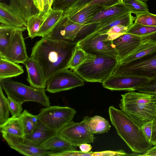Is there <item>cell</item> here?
I'll return each mask as SVG.
<instances>
[{
  "label": "cell",
  "mask_w": 156,
  "mask_h": 156,
  "mask_svg": "<svg viewBox=\"0 0 156 156\" xmlns=\"http://www.w3.org/2000/svg\"><path fill=\"white\" fill-rule=\"evenodd\" d=\"M77 42L42 37L32 48L30 57L38 63L46 82L55 73L68 69Z\"/></svg>",
  "instance_id": "6da1fadb"
},
{
  "label": "cell",
  "mask_w": 156,
  "mask_h": 156,
  "mask_svg": "<svg viewBox=\"0 0 156 156\" xmlns=\"http://www.w3.org/2000/svg\"><path fill=\"white\" fill-rule=\"evenodd\" d=\"M108 111L110 120L118 134L133 152L143 153L152 147L153 145L146 137L142 127L121 110L111 106Z\"/></svg>",
  "instance_id": "7a4b0ae2"
},
{
  "label": "cell",
  "mask_w": 156,
  "mask_h": 156,
  "mask_svg": "<svg viewBox=\"0 0 156 156\" xmlns=\"http://www.w3.org/2000/svg\"><path fill=\"white\" fill-rule=\"evenodd\" d=\"M119 106L140 127L152 121L156 111V95L130 91L121 95Z\"/></svg>",
  "instance_id": "3957f363"
},
{
  "label": "cell",
  "mask_w": 156,
  "mask_h": 156,
  "mask_svg": "<svg viewBox=\"0 0 156 156\" xmlns=\"http://www.w3.org/2000/svg\"><path fill=\"white\" fill-rule=\"evenodd\" d=\"M119 63L117 58L88 54L87 59L73 70L85 81L102 83L111 76Z\"/></svg>",
  "instance_id": "277c9868"
},
{
  "label": "cell",
  "mask_w": 156,
  "mask_h": 156,
  "mask_svg": "<svg viewBox=\"0 0 156 156\" xmlns=\"http://www.w3.org/2000/svg\"><path fill=\"white\" fill-rule=\"evenodd\" d=\"M0 85L7 96L17 101L23 103L34 101L45 107L50 106L49 97L44 89L29 86L10 78L0 81Z\"/></svg>",
  "instance_id": "5b68a950"
},
{
  "label": "cell",
  "mask_w": 156,
  "mask_h": 156,
  "mask_svg": "<svg viewBox=\"0 0 156 156\" xmlns=\"http://www.w3.org/2000/svg\"><path fill=\"white\" fill-rule=\"evenodd\" d=\"M76 111L67 106H50L41 109L39 119L48 127L59 133L73 121Z\"/></svg>",
  "instance_id": "8992f818"
},
{
  "label": "cell",
  "mask_w": 156,
  "mask_h": 156,
  "mask_svg": "<svg viewBox=\"0 0 156 156\" xmlns=\"http://www.w3.org/2000/svg\"><path fill=\"white\" fill-rule=\"evenodd\" d=\"M87 53L94 55H107L118 58V54L107 34H91L77 42Z\"/></svg>",
  "instance_id": "52a82bcc"
},
{
  "label": "cell",
  "mask_w": 156,
  "mask_h": 156,
  "mask_svg": "<svg viewBox=\"0 0 156 156\" xmlns=\"http://www.w3.org/2000/svg\"><path fill=\"white\" fill-rule=\"evenodd\" d=\"M156 72V51L126 63H118L112 75L135 74L149 77Z\"/></svg>",
  "instance_id": "ba28073f"
},
{
  "label": "cell",
  "mask_w": 156,
  "mask_h": 156,
  "mask_svg": "<svg viewBox=\"0 0 156 156\" xmlns=\"http://www.w3.org/2000/svg\"><path fill=\"white\" fill-rule=\"evenodd\" d=\"M84 80L74 71L69 69L54 74L47 81L46 90L52 93L69 90L84 85Z\"/></svg>",
  "instance_id": "9c48e42d"
},
{
  "label": "cell",
  "mask_w": 156,
  "mask_h": 156,
  "mask_svg": "<svg viewBox=\"0 0 156 156\" xmlns=\"http://www.w3.org/2000/svg\"><path fill=\"white\" fill-rule=\"evenodd\" d=\"M90 118L86 116L80 122L72 121L59 133L77 147L83 143H93L94 138L90 131L89 125Z\"/></svg>",
  "instance_id": "30bf717a"
},
{
  "label": "cell",
  "mask_w": 156,
  "mask_h": 156,
  "mask_svg": "<svg viewBox=\"0 0 156 156\" xmlns=\"http://www.w3.org/2000/svg\"><path fill=\"white\" fill-rule=\"evenodd\" d=\"M149 79L147 76L135 74H112L102 83V85L111 90L133 91Z\"/></svg>",
  "instance_id": "8fae6325"
},
{
  "label": "cell",
  "mask_w": 156,
  "mask_h": 156,
  "mask_svg": "<svg viewBox=\"0 0 156 156\" xmlns=\"http://www.w3.org/2000/svg\"><path fill=\"white\" fill-rule=\"evenodd\" d=\"M0 22L15 30L24 31L27 29V21L21 13L18 0H10L9 5L0 2Z\"/></svg>",
  "instance_id": "7c38bea8"
},
{
  "label": "cell",
  "mask_w": 156,
  "mask_h": 156,
  "mask_svg": "<svg viewBox=\"0 0 156 156\" xmlns=\"http://www.w3.org/2000/svg\"><path fill=\"white\" fill-rule=\"evenodd\" d=\"M85 25L72 21L68 15L64 13L47 36L55 40L77 42L79 41L80 31Z\"/></svg>",
  "instance_id": "4fadbf2b"
},
{
  "label": "cell",
  "mask_w": 156,
  "mask_h": 156,
  "mask_svg": "<svg viewBox=\"0 0 156 156\" xmlns=\"http://www.w3.org/2000/svg\"><path fill=\"white\" fill-rule=\"evenodd\" d=\"M9 146L20 154L27 156H48L55 151L32 144L24 138L9 134L2 135Z\"/></svg>",
  "instance_id": "5bb4252c"
},
{
  "label": "cell",
  "mask_w": 156,
  "mask_h": 156,
  "mask_svg": "<svg viewBox=\"0 0 156 156\" xmlns=\"http://www.w3.org/2000/svg\"><path fill=\"white\" fill-rule=\"evenodd\" d=\"M23 31L15 30L4 58L12 62L24 64L28 58L24 40Z\"/></svg>",
  "instance_id": "9a60e30c"
},
{
  "label": "cell",
  "mask_w": 156,
  "mask_h": 156,
  "mask_svg": "<svg viewBox=\"0 0 156 156\" xmlns=\"http://www.w3.org/2000/svg\"><path fill=\"white\" fill-rule=\"evenodd\" d=\"M141 42L140 36L127 33L113 40L119 62L134 51Z\"/></svg>",
  "instance_id": "2e32d148"
},
{
  "label": "cell",
  "mask_w": 156,
  "mask_h": 156,
  "mask_svg": "<svg viewBox=\"0 0 156 156\" xmlns=\"http://www.w3.org/2000/svg\"><path fill=\"white\" fill-rule=\"evenodd\" d=\"M23 64L27 71V80L30 86L45 89L47 82L43 70L37 62L32 58L28 57Z\"/></svg>",
  "instance_id": "e0dca14e"
},
{
  "label": "cell",
  "mask_w": 156,
  "mask_h": 156,
  "mask_svg": "<svg viewBox=\"0 0 156 156\" xmlns=\"http://www.w3.org/2000/svg\"><path fill=\"white\" fill-rule=\"evenodd\" d=\"M57 133L39 119L35 128L30 133L25 135L24 139L32 144L41 146V144Z\"/></svg>",
  "instance_id": "ac0fdd59"
},
{
  "label": "cell",
  "mask_w": 156,
  "mask_h": 156,
  "mask_svg": "<svg viewBox=\"0 0 156 156\" xmlns=\"http://www.w3.org/2000/svg\"><path fill=\"white\" fill-rule=\"evenodd\" d=\"M41 146L56 152L75 151L77 147L72 144L59 133L48 139Z\"/></svg>",
  "instance_id": "d6986e66"
},
{
  "label": "cell",
  "mask_w": 156,
  "mask_h": 156,
  "mask_svg": "<svg viewBox=\"0 0 156 156\" xmlns=\"http://www.w3.org/2000/svg\"><path fill=\"white\" fill-rule=\"evenodd\" d=\"M64 14L62 10H53L52 9L41 25L36 37L48 36L57 25Z\"/></svg>",
  "instance_id": "ffe728a7"
},
{
  "label": "cell",
  "mask_w": 156,
  "mask_h": 156,
  "mask_svg": "<svg viewBox=\"0 0 156 156\" xmlns=\"http://www.w3.org/2000/svg\"><path fill=\"white\" fill-rule=\"evenodd\" d=\"M105 8L102 5H92L86 6L68 16L71 20L75 22L81 24H86L88 21Z\"/></svg>",
  "instance_id": "44dd1931"
},
{
  "label": "cell",
  "mask_w": 156,
  "mask_h": 156,
  "mask_svg": "<svg viewBox=\"0 0 156 156\" xmlns=\"http://www.w3.org/2000/svg\"><path fill=\"white\" fill-rule=\"evenodd\" d=\"M130 12L123 3L106 7L100 11L88 21L86 24L100 22L103 20L116 16H121Z\"/></svg>",
  "instance_id": "7402d4cb"
},
{
  "label": "cell",
  "mask_w": 156,
  "mask_h": 156,
  "mask_svg": "<svg viewBox=\"0 0 156 156\" xmlns=\"http://www.w3.org/2000/svg\"><path fill=\"white\" fill-rule=\"evenodd\" d=\"M24 73L23 66L0 57V81L19 76Z\"/></svg>",
  "instance_id": "603a6c76"
},
{
  "label": "cell",
  "mask_w": 156,
  "mask_h": 156,
  "mask_svg": "<svg viewBox=\"0 0 156 156\" xmlns=\"http://www.w3.org/2000/svg\"><path fill=\"white\" fill-rule=\"evenodd\" d=\"M0 130L2 135L9 134L18 137L24 138L22 124L19 117L12 116L0 125Z\"/></svg>",
  "instance_id": "cb8c5ba5"
},
{
  "label": "cell",
  "mask_w": 156,
  "mask_h": 156,
  "mask_svg": "<svg viewBox=\"0 0 156 156\" xmlns=\"http://www.w3.org/2000/svg\"><path fill=\"white\" fill-rule=\"evenodd\" d=\"M156 51V44L141 41L138 47L129 55L118 63L131 62L142 58Z\"/></svg>",
  "instance_id": "d4e9b609"
},
{
  "label": "cell",
  "mask_w": 156,
  "mask_h": 156,
  "mask_svg": "<svg viewBox=\"0 0 156 156\" xmlns=\"http://www.w3.org/2000/svg\"><path fill=\"white\" fill-rule=\"evenodd\" d=\"M134 21V17L132 15L131 12H129L105 25L92 34H106L111 28L117 25H122L129 28L133 24Z\"/></svg>",
  "instance_id": "484cf974"
},
{
  "label": "cell",
  "mask_w": 156,
  "mask_h": 156,
  "mask_svg": "<svg viewBox=\"0 0 156 156\" xmlns=\"http://www.w3.org/2000/svg\"><path fill=\"white\" fill-rule=\"evenodd\" d=\"M48 12L46 13L44 11H40L38 13L31 16L27 20V29L29 37L31 39L36 37L37 33Z\"/></svg>",
  "instance_id": "4316f807"
},
{
  "label": "cell",
  "mask_w": 156,
  "mask_h": 156,
  "mask_svg": "<svg viewBox=\"0 0 156 156\" xmlns=\"http://www.w3.org/2000/svg\"><path fill=\"white\" fill-rule=\"evenodd\" d=\"M89 125L90 131L93 134L107 133L111 127L108 121L98 115L90 117Z\"/></svg>",
  "instance_id": "83f0119b"
},
{
  "label": "cell",
  "mask_w": 156,
  "mask_h": 156,
  "mask_svg": "<svg viewBox=\"0 0 156 156\" xmlns=\"http://www.w3.org/2000/svg\"><path fill=\"white\" fill-rule=\"evenodd\" d=\"M15 30L1 23L0 26V57L4 58Z\"/></svg>",
  "instance_id": "f1b7e54d"
},
{
  "label": "cell",
  "mask_w": 156,
  "mask_h": 156,
  "mask_svg": "<svg viewBox=\"0 0 156 156\" xmlns=\"http://www.w3.org/2000/svg\"><path fill=\"white\" fill-rule=\"evenodd\" d=\"M19 118L21 122L25 135L33 131L39 120L38 115H33L26 110L22 112Z\"/></svg>",
  "instance_id": "f546056e"
},
{
  "label": "cell",
  "mask_w": 156,
  "mask_h": 156,
  "mask_svg": "<svg viewBox=\"0 0 156 156\" xmlns=\"http://www.w3.org/2000/svg\"><path fill=\"white\" fill-rule=\"evenodd\" d=\"M123 3L131 13L136 16L149 12L147 4L139 0H124Z\"/></svg>",
  "instance_id": "4dcf8cb0"
},
{
  "label": "cell",
  "mask_w": 156,
  "mask_h": 156,
  "mask_svg": "<svg viewBox=\"0 0 156 156\" xmlns=\"http://www.w3.org/2000/svg\"><path fill=\"white\" fill-rule=\"evenodd\" d=\"M21 13L27 21L31 16L39 13L40 11L34 4V0H18Z\"/></svg>",
  "instance_id": "1f68e13d"
},
{
  "label": "cell",
  "mask_w": 156,
  "mask_h": 156,
  "mask_svg": "<svg viewBox=\"0 0 156 156\" xmlns=\"http://www.w3.org/2000/svg\"><path fill=\"white\" fill-rule=\"evenodd\" d=\"M88 54L77 45L69 62L68 69L72 70L81 65L87 58Z\"/></svg>",
  "instance_id": "d6a6232c"
},
{
  "label": "cell",
  "mask_w": 156,
  "mask_h": 156,
  "mask_svg": "<svg viewBox=\"0 0 156 156\" xmlns=\"http://www.w3.org/2000/svg\"><path fill=\"white\" fill-rule=\"evenodd\" d=\"M156 31V27L145 26L134 23L128 29L126 33L142 36Z\"/></svg>",
  "instance_id": "836d02e7"
},
{
  "label": "cell",
  "mask_w": 156,
  "mask_h": 156,
  "mask_svg": "<svg viewBox=\"0 0 156 156\" xmlns=\"http://www.w3.org/2000/svg\"><path fill=\"white\" fill-rule=\"evenodd\" d=\"M10 112L7 98L5 96L0 85V125L9 118Z\"/></svg>",
  "instance_id": "e575fe53"
},
{
  "label": "cell",
  "mask_w": 156,
  "mask_h": 156,
  "mask_svg": "<svg viewBox=\"0 0 156 156\" xmlns=\"http://www.w3.org/2000/svg\"><path fill=\"white\" fill-rule=\"evenodd\" d=\"M134 23L145 26L156 27V15L149 12L141 14L134 17Z\"/></svg>",
  "instance_id": "d590c367"
},
{
  "label": "cell",
  "mask_w": 156,
  "mask_h": 156,
  "mask_svg": "<svg viewBox=\"0 0 156 156\" xmlns=\"http://www.w3.org/2000/svg\"><path fill=\"white\" fill-rule=\"evenodd\" d=\"M149 80L136 88V90L144 93L156 95V72L149 77Z\"/></svg>",
  "instance_id": "8d00e7d4"
},
{
  "label": "cell",
  "mask_w": 156,
  "mask_h": 156,
  "mask_svg": "<svg viewBox=\"0 0 156 156\" xmlns=\"http://www.w3.org/2000/svg\"><path fill=\"white\" fill-rule=\"evenodd\" d=\"M7 99L12 116L18 117L22 112V105L23 103L17 101L9 96H7Z\"/></svg>",
  "instance_id": "74e56055"
},
{
  "label": "cell",
  "mask_w": 156,
  "mask_h": 156,
  "mask_svg": "<svg viewBox=\"0 0 156 156\" xmlns=\"http://www.w3.org/2000/svg\"><path fill=\"white\" fill-rule=\"evenodd\" d=\"M94 0H78L73 5L64 10V13L71 16L81 10Z\"/></svg>",
  "instance_id": "f35d334b"
},
{
  "label": "cell",
  "mask_w": 156,
  "mask_h": 156,
  "mask_svg": "<svg viewBox=\"0 0 156 156\" xmlns=\"http://www.w3.org/2000/svg\"><path fill=\"white\" fill-rule=\"evenodd\" d=\"M128 28L122 25H116L111 28L106 34L108 35V39L112 41L126 33Z\"/></svg>",
  "instance_id": "ab89813d"
},
{
  "label": "cell",
  "mask_w": 156,
  "mask_h": 156,
  "mask_svg": "<svg viewBox=\"0 0 156 156\" xmlns=\"http://www.w3.org/2000/svg\"><path fill=\"white\" fill-rule=\"evenodd\" d=\"M78 0H55L53 3L52 8L53 10H64L67 9Z\"/></svg>",
  "instance_id": "60d3db41"
},
{
  "label": "cell",
  "mask_w": 156,
  "mask_h": 156,
  "mask_svg": "<svg viewBox=\"0 0 156 156\" xmlns=\"http://www.w3.org/2000/svg\"><path fill=\"white\" fill-rule=\"evenodd\" d=\"M123 1L124 0H94L85 7L92 5H98L106 8L123 3Z\"/></svg>",
  "instance_id": "b9f144b4"
},
{
  "label": "cell",
  "mask_w": 156,
  "mask_h": 156,
  "mask_svg": "<svg viewBox=\"0 0 156 156\" xmlns=\"http://www.w3.org/2000/svg\"><path fill=\"white\" fill-rule=\"evenodd\" d=\"M127 154L122 150L116 151H105L93 152V156H126Z\"/></svg>",
  "instance_id": "7bdbcfd3"
},
{
  "label": "cell",
  "mask_w": 156,
  "mask_h": 156,
  "mask_svg": "<svg viewBox=\"0 0 156 156\" xmlns=\"http://www.w3.org/2000/svg\"><path fill=\"white\" fill-rule=\"evenodd\" d=\"M152 121L145 123L142 127L146 137L150 142L152 133Z\"/></svg>",
  "instance_id": "ee69618b"
},
{
  "label": "cell",
  "mask_w": 156,
  "mask_h": 156,
  "mask_svg": "<svg viewBox=\"0 0 156 156\" xmlns=\"http://www.w3.org/2000/svg\"><path fill=\"white\" fill-rule=\"evenodd\" d=\"M152 122V133L151 142L153 145L156 146V111Z\"/></svg>",
  "instance_id": "f6af8a7d"
},
{
  "label": "cell",
  "mask_w": 156,
  "mask_h": 156,
  "mask_svg": "<svg viewBox=\"0 0 156 156\" xmlns=\"http://www.w3.org/2000/svg\"><path fill=\"white\" fill-rule=\"evenodd\" d=\"M140 37L141 41L156 44V31Z\"/></svg>",
  "instance_id": "bcb514c9"
},
{
  "label": "cell",
  "mask_w": 156,
  "mask_h": 156,
  "mask_svg": "<svg viewBox=\"0 0 156 156\" xmlns=\"http://www.w3.org/2000/svg\"><path fill=\"white\" fill-rule=\"evenodd\" d=\"M137 156H156V146L151 147L142 154H138Z\"/></svg>",
  "instance_id": "7dc6e473"
},
{
  "label": "cell",
  "mask_w": 156,
  "mask_h": 156,
  "mask_svg": "<svg viewBox=\"0 0 156 156\" xmlns=\"http://www.w3.org/2000/svg\"><path fill=\"white\" fill-rule=\"evenodd\" d=\"M79 146L80 151L84 152H90L92 148L90 144L87 143L81 144Z\"/></svg>",
  "instance_id": "c3c4849f"
},
{
  "label": "cell",
  "mask_w": 156,
  "mask_h": 156,
  "mask_svg": "<svg viewBox=\"0 0 156 156\" xmlns=\"http://www.w3.org/2000/svg\"><path fill=\"white\" fill-rule=\"evenodd\" d=\"M34 2L35 6L40 11H44V0H34Z\"/></svg>",
  "instance_id": "681fc988"
},
{
  "label": "cell",
  "mask_w": 156,
  "mask_h": 156,
  "mask_svg": "<svg viewBox=\"0 0 156 156\" xmlns=\"http://www.w3.org/2000/svg\"><path fill=\"white\" fill-rule=\"evenodd\" d=\"M44 11L46 13H48L50 10H49L48 0H44Z\"/></svg>",
  "instance_id": "f907efd6"
},
{
  "label": "cell",
  "mask_w": 156,
  "mask_h": 156,
  "mask_svg": "<svg viewBox=\"0 0 156 156\" xmlns=\"http://www.w3.org/2000/svg\"><path fill=\"white\" fill-rule=\"evenodd\" d=\"M53 1L54 0H48L49 9V10L52 9V6Z\"/></svg>",
  "instance_id": "816d5d0a"
},
{
  "label": "cell",
  "mask_w": 156,
  "mask_h": 156,
  "mask_svg": "<svg viewBox=\"0 0 156 156\" xmlns=\"http://www.w3.org/2000/svg\"><path fill=\"white\" fill-rule=\"evenodd\" d=\"M140 1H141L144 2L146 3L147 2L148 0H139Z\"/></svg>",
  "instance_id": "f5cc1de1"
},
{
  "label": "cell",
  "mask_w": 156,
  "mask_h": 156,
  "mask_svg": "<svg viewBox=\"0 0 156 156\" xmlns=\"http://www.w3.org/2000/svg\"></svg>",
  "instance_id": "db71d44e"
},
{
  "label": "cell",
  "mask_w": 156,
  "mask_h": 156,
  "mask_svg": "<svg viewBox=\"0 0 156 156\" xmlns=\"http://www.w3.org/2000/svg\"></svg>",
  "instance_id": "11a10c76"
}]
</instances>
